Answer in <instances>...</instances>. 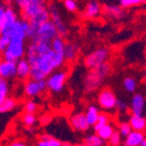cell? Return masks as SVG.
<instances>
[{"mask_svg":"<svg viewBox=\"0 0 146 146\" xmlns=\"http://www.w3.org/2000/svg\"><path fill=\"white\" fill-rule=\"evenodd\" d=\"M17 77L21 80H27L31 77V63L27 58L17 61Z\"/></svg>","mask_w":146,"mask_h":146,"instance_id":"cell-17","label":"cell"},{"mask_svg":"<svg viewBox=\"0 0 146 146\" xmlns=\"http://www.w3.org/2000/svg\"><path fill=\"white\" fill-rule=\"evenodd\" d=\"M49 12H50V20L55 25L56 29L58 31L59 36H66L68 34V27H66V23L63 22L57 5L54 4V3L50 4V6H49Z\"/></svg>","mask_w":146,"mask_h":146,"instance_id":"cell-11","label":"cell"},{"mask_svg":"<svg viewBox=\"0 0 146 146\" xmlns=\"http://www.w3.org/2000/svg\"><path fill=\"white\" fill-rule=\"evenodd\" d=\"M145 139L143 132L132 131L124 140V146H141L142 142Z\"/></svg>","mask_w":146,"mask_h":146,"instance_id":"cell-19","label":"cell"},{"mask_svg":"<svg viewBox=\"0 0 146 146\" xmlns=\"http://www.w3.org/2000/svg\"><path fill=\"white\" fill-rule=\"evenodd\" d=\"M37 146H62V142L49 134H42Z\"/></svg>","mask_w":146,"mask_h":146,"instance_id":"cell-22","label":"cell"},{"mask_svg":"<svg viewBox=\"0 0 146 146\" xmlns=\"http://www.w3.org/2000/svg\"><path fill=\"white\" fill-rule=\"evenodd\" d=\"M70 124H71L72 128L75 131L78 132H86L89 130L90 125L88 123L86 115L83 112H77L74 113L71 117H70Z\"/></svg>","mask_w":146,"mask_h":146,"instance_id":"cell-13","label":"cell"},{"mask_svg":"<svg viewBox=\"0 0 146 146\" xmlns=\"http://www.w3.org/2000/svg\"><path fill=\"white\" fill-rule=\"evenodd\" d=\"M122 138H123L122 135L119 134V131H115V133L112 134V136L110 137V140H108L110 146H119L121 143H122Z\"/></svg>","mask_w":146,"mask_h":146,"instance_id":"cell-36","label":"cell"},{"mask_svg":"<svg viewBox=\"0 0 146 146\" xmlns=\"http://www.w3.org/2000/svg\"><path fill=\"white\" fill-rule=\"evenodd\" d=\"M9 93V85L7 80L0 78V102L4 101L8 97Z\"/></svg>","mask_w":146,"mask_h":146,"instance_id":"cell-29","label":"cell"},{"mask_svg":"<svg viewBox=\"0 0 146 146\" xmlns=\"http://www.w3.org/2000/svg\"><path fill=\"white\" fill-rule=\"evenodd\" d=\"M24 110L25 112H28V113H36V111L38 110V104L34 100H28L25 103Z\"/></svg>","mask_w":146,"mask_h":146,"instance_id":"cell-34","label":"cell"},{"mask_svg":"<svg viewBox=\"0 0 146 146\" xmlns=\"http://www.w3.org/2000/svg\"><path fill=\"white\" fill-rule=\"evenodd\" d=\"M17 102L15 98L7 97L4 101L0 102V112L1 113H5V112H9L13 110L17 107Z\"/></svg>","mask_w":146,"mask_h":146,"instance_id":"cell-25","label":"cell"},{"mask_svg":"<svg viewBox=\"0 0 146 146\" xmlns=\"http://www.w3.org/2000/svg\"><path fill=\"white\" fill-rule=\"evenodd\" d=\"M80 51V48L77 44L68 42L66 44V51H64V56H66V61H73L77 57L78 52Z\"/></svg>","mask_w":146,"mask_h":146,"instance_id":"cell-24","label":"cell"},{"mask_svg":"<svg viewBox=\"0 0 146 146\" xmlns=\"http://www.w3.org/2000/svg\"><path fill=\"white\" fill-rule=\"evenodd\" d=\"M46 89H48L46 80L37 81L34 80V79H30L25 84L24 92L26 94V96L32 98L40 95L42 92H44V91L46 90Z\"/></svg>","mask_w":146,"mask_h":146,"instance_id":"cell-10","label":"cell"},{"mask_svg":"<svg viewBox=\"0 0 146 146\" xmlns=\"http://www.w3.org/2000/svg\"><path fill=\"white\" fill-rule=\"evenodd\" d=\"M142 1V3H146V0H141Z\"/></svg>","mask_w":146,"mask_h":146,"instance_id":"cell-47","label":"cell"},{"mask_svg":"<svg viewBox=\"0 0 146 146\" xmlns=\"http://www.w3.org/2000/svg\"><path fill=\"white\" fill-rule=\"evenodd\" d=\"M27 48L25 45V41H17V40H10L7 48L2 52L3 59L10 61H17L24 58L26 55Z\"/></svg>","mask_w":146,"mask_h":146,"instance_id":"cell-4","label":"cell"},{"mask_svg":"<svg viewBox=\"0 0 146 146\" xmlns=\"http://www.w3.org/2000/svg\"><path fill=\"white\" fill-rule=\"evenodd\" d=\"M85 143L89 144V145H91V146H103L105 143V140H103V139L96 133V134L88 135L85 138Z\"/></svg>","mask_w":146,"mask_h":146,"instance_id":"cell-27","label":"cell"},{"mask_svg":"<svg viewBox=\"0 0 146 146\" xmlns=\"http://www.w3.org/2000/svg\"><path fill=\"white\" fill-rule=\"evenodd\" d=\"M22 122L27 128H30V127H33L37 123V117L35 115V113L25 112V115L22 117Z\"/></svg>","mask_w":146,"mask_h":146,"instance_id":"cell-31","label":"cell"},{"mask_svg":"<svg viewBox=\"0 0 146 146\" xmlns=\"http://www.w3.org/2000/svg\"><path fill=\"white\" fill-rule=\"evenodd\" d=\"M115 132V128H113V126H111L110 124H107V125H105L104 127H102L101 129L98 130L96 133H97L103 140L106 141V140H110V137L112 136V134H113Z\"/></svg>","mask_w":146,"mask_h":146,"instance_id":"cell-26","label":"cell"},{"mask_svg":"<svg viewBox=\"0 0 146 146\" xmlns=\"http://www.w3.org/2000/svg\"><path fill=\"white\" fill-rule=\"evenodd\" d=\"M47 0H30L26 7L22 9V17L30 21L43 10L47 9Z\"/></svg>","mask_w":146,"mask_h":146,"instance_id":"cell-8","label":"cell"},{"mask_svg":"<svg viewBox=\"0 0 146 146\" xmlns=\"http://www.w3.org/2000/svg\"><path fill=\"white\" fill-rule=\"evenodd\" d=\"M66 42L63 41L62 37L57 36L53 41L51 42V47L55 53L56 62L58 68H60L63 63L66 62V56H64V51H66Z\"/></svg>","mask_w":146,"mask_h":146,"instance_id":"cell-12","label":"cell"},{"mask_svg":"<svg viewBox=\"0 0 146 146\" xmlns=\"http://www.w3.org/2000/svg\"><path fill=\"white\" fill-rule=\"evenodd\" d=\"M30 0H15V5H17V7L19 8V9H24L25 7H26V5L29 3Z\"/></svg>","mask_w":146,"mask_h":146,"instance_id":"cell-39","label":"cell"},{"mask_svg":"<svg viewBox=\"0 0 146 146\" xmlns=\"http://www.w3.org/2000/svg\"><path fill=\"white\" fill-rule=\"evenodd\" d=\"M19 21L15 10L10 6L1 4L0 6V33L5 34Z\"/></svg>","mask_w":146,"mask_h":146,"instance_id":"cell-6","label":"cell"},{"mask_svg":"<svg viewBox=\"0 0 146 146\" xmlns=\"http://www.w3.org/2000/svg\"><path fill=\"white\" fill-rule=\"evenodd\" d=\"M129 122L131 124L133 131H139V132L146 131V117L132 115L129 119Z\"/></svg>","mask_w":146,"mask_h":146,"instance_id":"cell-20","label":"cell"},{"mask_svg":"<svg viewBox=\"0 0 146 146\" xmlns=\"http://www.w3.org/2000/svg\"><path fill=\"white\" fill-rule=\"evenodd\" d=\"M141 146H146V138L143 140V142H142V144H141Z\"/></svg>","mask_w":146,"mask_h":146,"instance_id":"cell-46","label":"cell"},{"mask_svg":"<svg viewBox=\"0 0 146 146\" xmlns=\"http://www.w3.org/2000/svg\"><path fill=\"white\" fill-rule=\"evenodd\" d=\"M77 146H91V145H89V144H87V143H85V142H84V143L78 144V145H77Z\"/></svg>","mask_w":146,"mask_h":146,"instance_id":"cell-45","label":"cell"},{"mask_svg":"<svg viewBox=\"0 0 146 146\" xmlns=\"http://www.w3.org/2000/svg\"><path fill=\"white\" fill-rule=\"evenodd\" d=\"M100 12H101V6H100L97 0H89L86 3L85 9H84L83 13H82V17H83V19H86V20L95 19V17H98Z\"/></svg>","mask_w":146,"mask_h":146,"instance_id":"cell-16","label":"cell"},{"mask_svg":"<svg viewBox=\"0 0 146 146\" xmlns=\"http://www.w3.org/2000/svg\"><path fill=\"white\" fill-rule=\"evenodd\" d=\"M59 36L58 31L51 20L41 25L36 32V35L31 41H43L51 43L56 37Z\"/></svg>","mask_w":146,"mask_h":146,"instance_id":"cell-5","label":"cell"},{"mask_svg":"<svg viewBox=\"0 0 146 146\" xmlns=\"http://www.w3.org/2000/svg\"><path fill=\"white\" fill-rule=\"evenodd\" d=\"M117 131H119V134L122 135L123 138H126L127 136H129V134L133 131V129H132V126L130 124V122H122L119 124Z\"/></svg>","mask_w":146,"mask_h":146,"instance_id":"cell-30","label":"cell"},{"mask_svg":"<svg viewBox=\"0 0 146 146\" xmlns=\"http://www.w3.org/2000/svg\"><path fill=\"white\" fill-rule=\"evenodd\" d=\"M51 119H52V117H50V115H44L41 119V123H42V125H47L51 122Z\"/></svg>","mask_w":146,"mask_h":146,"instance_id":"cell-40","label":"cell"},{"mask_svg":"<svg viewBox=\"0 0 146 146\" xmlns=\"http://www.w3.org/2000/svg\"><path fill=\"white\" fill-rule=\"evenodd\" d=\"M123 86L127 92L134 93L137 89V81L133 77H127L123 81Z\"/></svg>","mask_w":146,"mask_h":146,"instance_id":"cell-28","label":"cell"},{"mask_svg":"<svg viewBox=\"0 0 146 146\" xmlns=\"http://www.w3.org/2000/svg\"><path fill=\"white\" fill-rule=\"evenodd\" d=\"M62 146H73V144L70 143V142H63Z\"/></svg>","mask_w":146,"mask_h":146,"instance_id":"cell-43","label":"cell"},{"mask_svg":"<svg viewBox=\"0 0 146 146\" xmlns=\"http://www.w3.org/2000/svg\"><path fill=\"white\" fill-rule=\"evenodd\" d=\"M49 20H50V12H49V8H47V9L40 12L39 15H37L36 17H34L33 19H31L29 22L32 27L38 29L41 25H43L44 23L48 22Z\"/></svg>","mask_w":146,"mask_h":146,"instance_id":"cell-21","label":"cell"},{"mask_svg":"<svg viewBox=\"0 0 146 146\" xmlns=\"http://www.w3.org/2000/svg\"><path fill=\"white\" fill-rule=\"evenodd\" d=\"M63 6L70 12H76L79 9L77 0H63Z\"/></svg>","mask_w":146,"mask_h":146,"instance_id":"cell-33","label":"cell"},{"mask_svg":"<svg viewBox=\"0 0 146 146\" xmlns=\"http://www.w3.org/2000/svg\"><path fill=\"white\" fill-rule=\"evenodd\" d=\"M104 13L108 17L117 21L123 20L126 17L125 8H123L121 5H115V4L106 5L104 7Z\"/></svg>","mask_w":146,"mask_h":146,"instance_id":"cell-18","label":"cell"},{"mask_svg":"<svg viewBox=\"0 0 146 146\" xmlns=\"http://www.w3.org/2000/svg\"><path fill=\"white\" fill-rule=\"evenodd\" d=\"M9 43H10L9 37L4 36V35H1V36H0V50H1V53L4 51L5 49L7 48Z\"/></svg>","mask_w":146,"mask_h":146,"instance_id":"cell-37","label":"cell"},{"mask_svg":"<svg viewBox=\"0 0 146 146\" xmlns=\"http://www.w3.org/2000/svg\"><path fill=\"white\" fill-rule=\"evenodd\" d=\"M110 124V117L106 115V113H100L99 117L97 119V123L94 125V131L97 132L99 129H101L102 127H104L105 125Z\"/></svg>","mask_w":146,"mask_h":146,"instance_id":"cell-32","label":"cell"},{"mask_svg":"<svg viewBox=\"0 0 146 146\" xmlns=\"http://www.w3.org/2000/svg\"><path fill=\"white\" fill-rule=\"evenodd\" d=\"M17 77V61L3 59L0 62V78L10 80Z\"/></svg>","mask_w":146,"mask_h":146,"instance_id":"cell-14","label":"cell"},{"mask_svg":"<svg viewBox=\"0 0 146 146\" xmlns=\"http://www.w3.org/2000/svg\"><path fill=\"white\" fill-rule=\"evenodd\" d=\"M66 79H68V72L60 70L55 71L46 79L48 89L53 93L62 92L64 85H66Z\"/></svg>","mask_w":146,"mask_h":146,"instance_id":"cell-7","label":"cell"},{"mask_svg":"<svg viewBox=\"0 0 146 146\" xmlns=\"http://www.w3.org/2000/svg\"><path fill=\"white\" fill-rule=\"evenodd\" d=\"M143 77H144V81L146 82V66H145V68H144V72H143Z\"/></svg>","mask_w":146,"mask_h":146,"instance_id":"cell-44","label":"cell"},{"mask_svg":"<svg viewBox=\"0 0 146 146\" xmlns=\"http://www.w3.org/2000/svg\"><path fill=\"white\" fill-rule=\"evenodd\" d=\"M26 57L31 63V79L46 80L58 68L55 53L51 43L43 41H31L28 45Z\"/></svg>","mask_w":146,"mask_h":146,"instance_id":"cell-1","label":"cell"},{"mask_svg":"<svg viewBox=\"0 0 146 146\" xmlns=\"http://www.w3.org/2000/svg\"><path fill=\"white\" fill-rule=\"evenodd\" d=\"M146 100L145 97L140 93H136L133 95L130 103V110H131L132 115H143L144 110H145Z\"/></svg>","mask_w":146,"mask_h":146,"instance_id":"cell-15","label":"cell"},{"mask_svg":"<svg viewBox=\"0 0 146 146\" xmlns=\"http://www.w3.org/2000/svg\"><path fill=\"white\" fill-rule=\"evenodd\" d=\"M3 2H5V3H7V4H10V3H13V2H15V0H4Z\"/></svg>","mask_w":146,"mask_h":146,"instance_id":"cell-42","label":"cell"},{"mask_svg":"<svg viewBox=\"0 0 146 146\" xmlns=\"http://www.w3.org/2000/svg\"><path fill=\"white\" fill-rule=\"evenodd\" d=\"M141 3V0H119V5H121L123 8L133 7V6H137Z\"/></svg>","mask_w":146,"mask_h":146,"instance_id":"cell-35","label":"cell"},{"mask_svg":"<svg viewBox=\"0 0 146 146\" xmlns=\"http://www.w3.org/2000/svg\"><path fill=\"white\" fill-rule=\"evenodd\" d=\"M2 1H4V0H2Z\"/></svg>","mask_w":146,"mask_h":146,"instance_id":"cell-48","label":"cell"},{"mask_svg":"<svg viewBox=\"0 0 146 146\" xmlns=\"http://www.w3.org/2000/svg\"><path fill=\"white\" fill-rule=\"evenodd\" d=\"M86 117H87V121L89 123L91 127H94V125L97 123V119L99 117V110L95 105H89L86 110Z\"/></svg>","mask_w":146,"mask_h":146,"instance_id":"cell-23","label":"cell"},{"mask_svg":"<svg viewBox=\"0 0 146 146\" xmlns=\"http://www.w3.org/2000/svg\"><path fill=\"white\" fill-rule=\"evenodd\" d=\"M110 68L106 63H103L102 66H98L96 68L90 70V72L85 76L84 78V90L85 92H94L95 90H97L98 88L101 86L102 82L104 79L107 77V75L110 74Z\"/></svg>","mask_w":146,"mask_h":146,"instance_id":"cell-2","label":"cell"},{"mask_svg":"<svg viewBox=\"0 0 146 146\" xmlns=\"http://www.w3.org/2000/svg\"><path fill=\"white\" fill-rule=\"evenodd\" d=\"M8 146H28V145L23 141H13V142H11Z\"/></svg>","mask_w":146,"mask_h":146,"instance_id":"cell-41","label":"cell"},{"mask_svg":"<svg viewBox=\"0 0 146 146\" xmlns=\"http://www.w3.org/2000/svg\"><path fill=\"white\" fill-rule=\"evenodd\" d=\"M115 110H117L119 112H121V113L127 112L128 110H129V104H128L126 101H124V100H119L117 103Z\"/></svg>","mask_w":146,"mask_h":146,"instance_id":"cell-38","label":"cell"},{"mask_svg":"<svg viewBox=\"0 0 146 146\" xmlns=\"http://www.w3.org/2000/svg\"><path fill=\"white\" fill-rule=\"evenodd\" d=\"M97 101L99 106L104 110H112L117 107V98L115 96V92L110 90V88H105L103 90L100 91L98 94Z\"/></svg>","mask_w":146,"mask_h":146,"instance_id":"cell-9","label":"cell"},{"mask_svg":"<svg viewBox=\"0 0 146 146\" xmlns=\"http://www.w3.org/2000/svg\"><path fill=\"white\" fill-rule=\"evenodd\" d=\"M108 57H110V50L106 47H100L88 54L84 59V63L86 68L93 70L102 66L103 63H106Z\"/></svg>","mask_w":146,"mask_h":146,"instance_id":"cell-3","label":"cell"}]
</instances>
